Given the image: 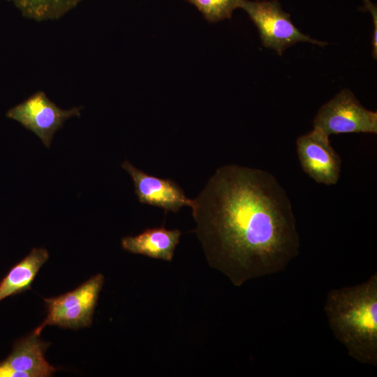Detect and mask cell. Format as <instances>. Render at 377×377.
<instances>
[{
    "mask_svg": "<svg viewBox=\"0 0 377 377\" xmlns=\"http://www.w3.org/2000/svg\"><path fill=\"white\" fill-rule=\"evenodd\" d=\"M239 8L247 13L257 27L263 46L273 49L279 55H281L287 47L299 42L311 43L322 47L327 44L302 33L277 0H241Z\"/></svg>",
    "mask_w": 377,
    "mask_h": 377,
    "instance_id": "obj_3",
    "label": "cell"
},
{
    "mask_svg": "<svg viewBox=\"0 0 377 377\" xmlns=\"http://www.w3.org/2000/svg\"><path fill=\"white\" fill-rule=\"evenodd\" d=\"M193 5L209 22L230 19L241 0H185Z\"/></svg>",
    "mask_w": 377,
    "mask_h": 377,
    "instance_id": "obj_13",
    "label": "cell"
},
{
    "mask_svg": "<svg viewBox=\"0 0 377 377\" xmlns=\"http://www.w3.org/2000/svg\"><path fill=\"white\" fill-rule=\"evenodd\" d=\"M103 283L104 276L98 274L71 292L45 298L47 317L32 333L39 336L47 325L73 330L89 327Z\"/></svg>",
    "mask_w": 377,
    "mask_h": 377,
    "instance_id": "obj_4",
    "label": "cell"
},
{
    "mask_svg": "<svg viewBox=\"0 0 377 377\" xmlns=\"http://www.w3.org/2000/svg\"><path fill=\"white\" fill-rule=\"evenodd\" d=\"M49 258L48 251L34 248L24 259L15 265L0 281V302L31 288L40 268Z\"/></svg>",
    "mask_w": 377,
    "mask_h": 377,
    "instance_id": "obj_11",
    "label": "cell"
},
{
    "mask_svg": "<svg viewBox=\"0 0 377 377\" xmlns=\"http://www.w3.org/2000/svg\"><path fill=\"white\" fill-rule=\"evenodd\" d=\"M121 168L131 175L140 202L172 212H179L184 206L193 207V199L187 198L175 181L148 175L126 160Z\"/></svg>",
    "mask_w": 377,
    "mask_h": 377,
    "instance_id": "obj_8",
    "label": "cell"
},
{
    "mask_svg": "<svg viewBox=\"0 0 377 377\" xmlns=\"http://www.w3.org/2000/svg\"><path fill=\"white\" fill-rule=\"evenodd\" d=\"M33 333L15 343L10 355L1 362L26 377H49L57 369L45 360V352L50 343Z\"/></svg>",
    "mask_w": 377,
    "mask_h": 377,
    "instance_id": "obj_9",
    "label": "cell"
},
{
    "mask_svg": "<svg viewBox=\"0 0 377 377\" xmlns=\"http://www.w3.org/2000/svg\"><path fill=\"white\" fill-rule=\"evenodd\" d=\"M191 207L209 265L235 286L286 269L300 251L291 202L270 172L219 168Z\"/></svg>",
    "mask_w": 377,
    "mask_h": 377,
    "instance_id": "obj_1",
    "label": "cell"
},
{
    "mask_svg": "<svg viewBox=\"0 0 377 377\" xmlns=\"http://www.w3.org/2000/svg\"><path fill=\"white\" fill-rule=\"evenodd\" d=\"M82 108L61 109L44 91H38L8 110L6 117L32 131L49 148L54 133L63 127L67 119L80 117Z\"/></svg>",
    "mask_w": 377,
    "mask_h": 377,
    "instance_id": "obj_6",
    "label": "cell"
},
{
    "mask_svg": "<svg viewBox=\"0 0 377 377\" xmlns=\"http://www.w3.org/2000/svg\"><path fill=\"white\" fill-rule=\"evenodd\" d=\"M181 235L178 229L155 227L147 228L136 236H126L121 243L123 249L130 253L171 261Z\"/></svg>",
    "mask_w": 377,
    "mask_h": 377,
    "instance_id": "obj_10",
    "label": "cell"
},
{
    "mask_svg": "<svg viewBox=\"0 0 377 377\" xmlns=\"http://www.w3.org/2000/svg\"><path fill=\"white\" fill-rule=\"evenodd\" d=\"M364 3V8L371 13L374 23V31L372 36V54L373 57L377 59V9L376 6L370 0H363Z\"/></svg>",
    "mask_w": 377,
    "mask_h": 377,
    "instance_id": "obj_14",
    "label": "cell"
},
{
    "mask_svg": "<svg viewBox=\"0 0 377 377\" xmlns=\"http://www.w3.org/2000/svg\"><path fill=\"white\" fill-rule=\"evenodd\" d=\"M329 135L318 127L296 140L301 168L318 184H336L339 179L341 159L330 144Z\"/></svg>",
    "mask_w": 377,
    "mask_h": 377,
    "instance_id": "obj_7",
    "label": "cell"
},
{
    "mask_svg": "<svg viewBox=\"0 0 377 377\" xmlns=\"http://www.w3.org/2000/svg\"><path fill=\"white\" fill-rule=\"evenodd\" d=\"M22 15L36 21L61 18L76 7L82 0H8Z\"/></svg>",
    "mask_w": 377,
    "mask_h": 377,
    "instance_id": "obj_12",
    "label": "cell"
},
{
    "mask_svg": "<svg viewBox=\"0 0 377 377\" xmlns=\"http://www.w3.org/2000/svg\"><path fill=\"white\" fill-rule=\"evenodd\" d=\"M324 311L336 339L356 361L377 365V273L328 292Z\"/></svg>",
    "mask_w": 377,
    "mask_h": 377,
    "instance_id": "obj_2",
    "label": "cell"
},
{
    "mask_svg": "<svg viewBox=\"0 0 377 377\" xmlns=\"http://www.w3.org/2000/svg\"><path fill=\"white\" fill-rule=\"evenodd\" d=\"M313 126L327 135L341 133H377V112L365 108L354 94L343 89L318 110Z\"/></svg>",
    "mask_w": 377,
    "mask_h": 377,
    "instance_id": "obj_5",
    "label": "cell"
}]
</instances>
